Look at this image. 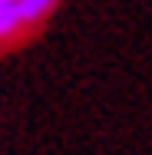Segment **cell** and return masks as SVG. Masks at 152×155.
Instances as JSON below:
<instances>
[{"label":"cell","instance_id":"cell-2","mask_svg":"<svg viewBox=\"0 0 152 155\" xmlns=\"http://www.w3.org/2000/svg\"><path fill=\"white\" fill-rule=\"evenodd\" d=\"M20 30V17H17V0H0V40L13 36Z\"/></svg>","mask_w":152,"mask_h":155},{"label":"cell","instance_id":"cell-1","mask_svg":"<svg viewBox=\"0 0 152 155\" xmlns=\"http://www.w3.org/2000/svg\"><path fill=\"white\" fill-rule=\"evenodd\" d=\"M53 7H56V0H17V17H20V27L40 23V20H43Z\"/></svg>","mask_w":152,"mask_h":155}]
</instances>
